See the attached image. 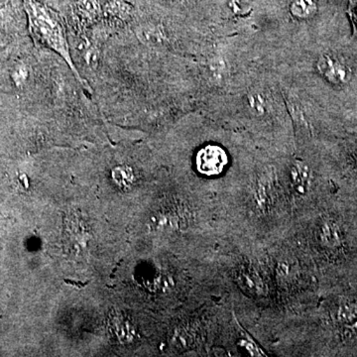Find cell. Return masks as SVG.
Here are the masks:
<instances>
[{
    "mask_svg": "<svg viewBox=\"0 0 357 357\" xmlns=\"http://www.w3.org/2000/svg\"><path fill=\"white\" fill-rule=\"evenodd\" d=\"M23 6L32 38L64 59L77 79L83 83V79L79 77V73L73 62L64 28L55 15L38 0H23Z\"/></svg>",
    "mask_w": 357,
    "mask_h": 357,
    "instance_id": "cell-1",
    "label": "cell"
},
{
    "mask_svg": "<svg viewBox=\"0 0 357 357\" xmlns=\"http://www.w3.org/2000/svg\"><path fill=\"white\" fill-rule=\"evenodd\" d=\"M229 158L222 147L208 145L199 150L197 155V169L206 176H217L222 172Z\"/></svg>",
    "mask_w": 357,
    "mask_h": 357,
    "instance_id": "cell-2",
    "label": "cell"
},
{
    "mask_svg": "<svg viewBox=\"0 0 357 357\" xmlns=\"http://www.w3.org/2000/svg\"><path fill=\"white\" fill-rule=\"evenodd\" d=\"M319 70L321 74L325 75L326 79L333 81V83H340L344 81L347 76V70L338 61L331 57L321 59L319 64Z\"/></svg>",
    "mask_w": 357,
    "mask_h": 357,
    "instance_id": "cell-3",
    "label": "cell"
},
{
    "mask_svg": "<svg viewBox=\"0 0 357 357\" xmlns=\"http://www.w3.org/2000/svg\"><path fill=\"white\" fill-rule=\"evenodd\" d=\"M317 0H293L290 10L295 17L307 20L317 13Z\"/></svg>",
    "mask_w": 357,
    "mask_h": 357,
    "instance_id": "cell-4",
    "label": "cell"
},
{
    "mask_svg": "<svg viewBox=\"0 0 357 357\" xmlns=\"http://www.w3.org/2000/svg\"><path fill=\"white\" fill-rule=\"evenodd\" d=\"M292 180L296 190L304 194L310 184L309 168L303 163H296L292 168Z\"/></svg>",
    "mask_w": 357,
    "mask_h": 357,
    "instance_id": "cell-5",
    "label": "cell"
},
{
    "mask_svg": "<svg viewBox=\"0 0 357 357\" xmlns=\"http://www.w3.org/2000/svg\"><path fill=\"white\" fill-rule=\"evenodd\" d=\"M77 11L82 20H93L98 16V2L96 0H79L77 4Z\"/></svg>",
    "mask_w": 357,
    "mask_h": 357,
    "instance_id": "cell-6",
    "label": "cell"
},
{
    "mask_svg": "<svg viewBox=\"0 0 357 357\" xmlns=\"http://www.w3.org/2000/svg\"><path fill=\"white\" fill-rule=\"evenodd\" d=\"M114 182L119 185H129L133 182L132 170L128 167H119L112 173Z\"/></svg>",
    "mask_w": 357,
    "mask_h": 357,
    "instance_id": "cell-7",
    "label": "cell"
},
{
    "mask_svg": "<svg viewBox=\"0 0 357 357\" xmlns=\"http://www.w3.org/2000/svg\"><path fill=\"white\" fill-rule=\"evenodd\" d=\"M249 105H250V109L253 110L255 114H263V112H264V103H263L261 96H249Z\"/></svg>",
    "mask_w": 357,
    "mask_h": 357,
    "instance_id": "cell-8",
    "label": "cell"
},
{
    "mask_svg": "<svg viewBox=\"0 0 357 357\" xmlns=\"http://www.w3.org/2000/svg\"><path fill=\"white\" fill-rule=\"evenodd\" d=\"M347 13H349L352 26H354V34L357 35V0H349Z\"/></svg>",
    "mask_w": 357,
    "mask_h": 357,
    "instance_id": "cell-9",
    "label": "cell"
}]
</instances>
